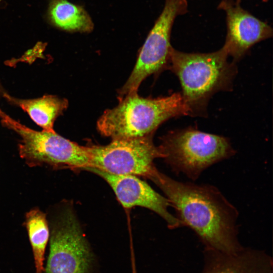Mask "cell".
Masks as SVG:
<instances>
[{
    "label": "cell",
    "instance_id": "1",
    "mask_svg": "<svg viewBox=\"0 0 273 273\" xmlns=\"http://www.w3.org/2000/svg\"><path fill=\"white\" fill-rule=\"evenodd\" d=\"M149 179L168 199L181 226L191 229L205 247L226 253L243 247L238 239V211L216 187L178 181L157 169Z\"/></svg>",
    "mask_w": 273,
    "mask_h": 273
},
{
    "label": "cell",
    "instance_id": "2",
    "mask_svg": "<svg viewBox=\"0 0 273 273\" xmlns=\"http://www.w3.org/2000/svg\"><path fill=\"white\" fill-rule=\"evenodd\" d=\"M229 57L223 46L206 53L183 52L172 47L168 69L178 78L188 115L207 116L211 97L233 89L237 67Z\"/></svg>",
    "mask_w": 273,
    "mask_h": 273
},
{
    "label": "cell",
    "instance_id": "3",
    "mask_svg": "<svg viewBox=\"0 0 273 273\" xmlns=\"http://www.w3.org/2000/svg\"><path fill=\"white\" fill-rule=\"evenodd\" d=\"M118 99L117 106L106 110L97 123L99 133L112 139L151 135L166 120L188 115L180 93L156 98L134 93Z\"/></svg>",
    "mask_w": 273,
    "mask_h": 273
},
{
    "label": "cell",
    "instance_id": "4",
    "mask_svg": "<svg viewBox=\"0 0 273 273\" xmlns=\"http://www.w3.org/2000/svg\"><path fill=\"white\" fill-rule=\"evenodd\" d=\"M163 159L175 174L195 181L208 168L236 153L229 140L192 127L171 131L161 138Z\"/></svg>",
    "mask_w": 273,
    "mask_h": 273
},
{
    "label": "cell",
    "instance_id": "5",
    "mask_svg": "<svg viewBox=\"0 0 273 273\" xmlns=\"http://www.w3.org/2000/svg\"><path fill=\"white\" fill-rule=\"evenodd\" d=\"M2 123L20 137V157L30 167L47 166L74 171L90 167L86 146H80L55 131H36L9 117Z\"/></svg>",
    "mask_w": 273,
    "mask_h": 273
},
{
    "label": "cell",
    "instance_id": "6",
    "mask_svg": "<svg viewBox=\"0 0 273 273\" xmlns=\"http://www.w3.org/2000/svg\"><path fill=\"white\" fill-rule=\"evenodd\" d=\"M50 222L49 253L43 273H89L92 252L73 207L61 205Z\"/></svg>",
    "mask_w": 273,
    "mask_h": 273
},
{
    "label": "cell",
    "instance_id": "7",
    "mask_svg": "<svg viewBox=\"0 0 273 273\" xmlns=\"http://www.w3.org/2000/svg\"><path fill=\"white\" fill-rule=\"evenodd\" d=\"M86 147L90 161L88 168L114 175H132L149 179L156 169L155 159L163 158L159 147L153 143V134L114 139L106 145L90 144Z\"/></svg>",
    "mask_w": 273,
    "mask_h": 273
},
{
    "label": "cell",
    "instance_id": "8",
    "mask_svg": "<svg viewBox=\"0 0 273 273\" xmlns=\"http://www.w3.org/2000/svg\"><path fill=\"white\" fill-rule=\"evenodd\" d=\"M187 0H165L163 10L139 53L136 62L125 84L118 92V99L137 93L142 82L147 77L168 68L170 51V36L175 19L188 12Z\"/></svg>",
    "mask_w": 273,
    "mask_h": 273
},
{
    "label": "cell",
    "instance_id": "9",
    "mask_svg": "<svg viewBox=\"0 0 273 273\" xmlns=\"http://www.w3.org/2000/svg\"><path fill=\"white\" fill-rule=\"evenodd\" d=\"M217 9L225 12L226 35L223 46L237 62L255 44L272 36V29L243 9L241 0H221Z\"/></svg>",
    "mask_w": 273,
    "mask_h": 273
},
{
    "label": "cell",
    "instance_id": "10",
    "mask_svg": "<svg viewBox=\"0 0 273 273\" xmlns=\"http://www.w3.org/2000/svg\"><path fill=\"white\" fill-rule=\"evenodd\" d=\"M85 170L103 178L111 187L123 207H144L159 215L166 222L168 228L175 229L181 226L176 217L168 210L170 204L168 199L156 192L138 176L114 175L92 168Z\"/></svg>",
    "mask_w": 273,
    "mask_h": 273
},
{
    "label": "cell",
    "instance_id": "11",
    "mask_svg": "<svg viewBox=\"0 0 273 273\" xmlns=\"http://www.w3.org/2000/svg\"><path fill=\"white\" fill-rule=\"evenodd\" d=\"M201 273H273L271 257L265 251L243 247L226 253L204 247Z\"/></svg>",
    "mask_w": 273,
    "mask_h": 273
},
{
    "label": "cell",
    "instance_id": "12",
    "mask_svg": "<svg viewBox=\"0 0 273 273\" xmlns=\"http://www.w3.org/2000/svg\"><path fill=\"white\" fill-rule=\"evenodd\" d=\"M3 96L19 106L43 130L47 131H55L53 126L56 118L68 106L67 100L53 95L33 99H17L5 93Z\"/></svg>",
    "mask_w": 273,
    "mask_h": 273
},
{
    "label": "cell",
    "instance_id": "13",
    "mask_svg": "<svg viewBox=\"0 0 273 273\" xmlns=\"http://www.w3.org/2000/svg\"><path fill=\"white\" fill-rule=\"evenodd\" d=\"M48 17L54 26L69 32L87 33L94 28L93 20L84 7L68 0H51Z\"/></svg>",
    "mask_w": 273,
    "mask_h": 273
},
{
    "label": "cell",
    "instance_id": "14",
    "mask_svg": "<svg viewBox=\"0 0 273 273\" xmlns=\"http://www.w3.org/2000/svg\"><path fill=\"white\" fill-rule=\"evenodd\" d=\"M25 223L32 248L35 273H43L45 252L50 239L46 215L38 208H33L26 213Z\"/></svg>",
    "mask_w": 273,
    "mask_h": 273
},
{
    "label": "cell",
    "instance_id": "15",
    "mask_svg": "<svg viewBox=\"0 0 273 273\" xmlns=\"http://www.w3.org/2000/svg\"><path fill=\"white\" fill-rule=\"evenodd\" d=\"M0 93H5L3 92L2 87L0 86ZM9 116L7 115L5 113H4L1 109H0V118H1L2 120H6L7 119Z\"/></svg>",
    "mask_w": 273,
    "mask_h": 273
},
{
    "label": "cell",
    "instance_id": "16",
    "mask_svg": "<svg viewBox=\"0 0 273 273\" xmlns=\"http://www.w3.org/2000/svg\"><path fill=\"white\" fill-rule=\"evenodd\" d=\"M261 1H262L263 2H267V1H268V0H261Z\"/></svg>",
    "mask_w": 273,
    "mask_h": 273
}]
</instances>
